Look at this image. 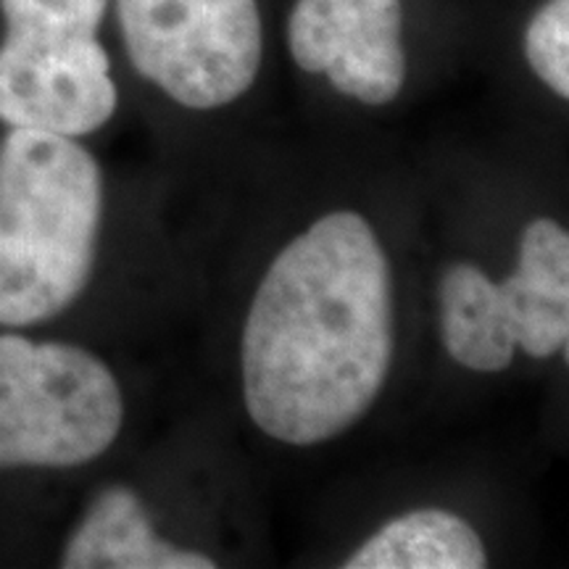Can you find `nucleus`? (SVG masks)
Returning <instances> with one entry per match:
<instances>
[{
	"label": "nucleus",
	"instance_id": "nucleus-1",
	"mask_svg": "<svg viewBox=\"0 0 569 569\" xmlns=\"http://www.w3.org/2000/svg\"><path fill=\"white\" fill-rule=\"evenodd\" d=\"M393 346L386 248L361 213H325L253 293L240 338L248 417L298 448L343 436L386 388Z\"/></svg>",
	"mask_w": 569,
	"mask_h": 569
},
{
	"label": "nucleus",
	"instance_id": "nucleus-2",
	"mask_svg": "<svg viewBox=\"0 0 569 569\" xmlns=\"http://www.w3.org/2000/svg\"><path fill=\"white\" fill-rule=\"evenodd\" d=\"M103 177L74 138L11 130L0 142V325L61 315L96 264Z\"/></svg>",
	"mask_w": 569,
	"mask_h": 569
},
{
	"label": "nucleus",
	"instance_id": "nucleus-3",
	"mask_svg": "<svg viewBox=\"0 0 569 569\" xmlns=\"http://www.w3.org/2000/svg\"><path fill=\"white\" fill-rule=\"evenodd\" d=\"M111 0H0V119L11 130L82 138L119 106L98 40Z\"/></svg>",
	"mask_w": 569,
	"mask_h": 569
},
{
	"label": "nucleus",
	"instance_id": "nucleus-4",
	"mask_svg": "<svg viewBox=\"0 0 569 569\" xmlns=\"http://www.w3.org/2000/svg\"><path fill=\"white\" fill-rule=\"evenodd\" d=\"M124 422L117 377L80 346L0 336V469L82 467Z\"/></svg>",
	"mask_w": 569,
	"mask_h": 569
},
{
	"label": "nucleus",
	"instance_id": "nucleus-5",
	"mask_svg": "<svg viewBox=\"0 0 569 569\" xmlns=\"http://www.w3.org/2000/svg\"><path fill=\"white\" fill-rule=\"evenodd\" d=\"M132 69L190 111L224 109L264 61L259 0H113Z\"/></svg>",
	"mask_w": 569,
	"mask_h": 569
},
{
	"label": "nucleus",
	"instance_id": "nucleus-6",
	"mask_svg": "<svg viewBox=\"0 0 569 569\" xmlns=\"http://www.w3.org/2000/svg\"><path fill=\"white\" fill-rule=\"evenodd\" d=\"M288 51L306 74H322L340 96L386 106L403 90V0H296Z\"/></svg>",
	"mask_w": 569,
	"mask_h": 569
},
{
	"label": "nucleus",
	"instance_id": "nucleus-7",
	"mask_svg": "<svg viewBox=\"0 0 569 569\" xmlns=\"http://www.w3.org/2000/svg\"><path fill=\"white\" fill-rule=\"evenodd\" d=\"M61 567L67 569H213L201 551L177 549L153 530L138 493L111 486L92 498L80 528L71 532Z\"/></svg>",
	"mask_w": 569,
	"mask_h": 569
},
{
	"label": "nucleus",
	"instance_id": "nucleus-8",
	"mask_svg": "<svg viewBox=\"0 0 569 569\" xmlns=\"http://www.w3.org/2000/svg\"><path fill=\"white\" fill-rule=\"evenodd\" d=\"M440 332L446 351L472 372H503L517 353V338L503 309L501 290L467 261H457L440 277Z\"/></svg>",
	"mask_w": 569,
	"mask_h": 569
},
{
	"label": "nucleus",
	"instance_id": "nucleus-9",
	"mask_svg": "<svg viewBox=\"0 0 569 569\" xmlns=\"http://www.w3.org/2000/svg\"><path fill=\"white\" fill-rule=\"evenodd\" d=\"M346 569H482V538L459 515L417 509L382 525L343 561Z\"/></svg>",
	"mask_w": 569,
	"mask_h": 569
},
{
	"label": "nucleus",
	"instance_id": "nucleus-10",
	"mask_svg": "<svg viewBox=\"0 0 569 569\" xmlns=\"http://www.w3.org/2000/svg\"><path fill=\"white\" fill-rule=\"evenodd\" d=\"M498 290L515 330L517 348H522L532 359H549L553 353L567 351L569 290L530 282L517 272L498 282Z\"/></svg>",
	"mask_w": 569,
	"mask_h": 569
},
{
	"label": "nucleus",
	"instance_id": "nucleus-11",
	"mask_svg": "<svg viewBox=\"0 0 569 569\" xmlns=\"http://www.w3.org/2000/svg\"><path fill=\"white\" fill-rule=\"evenodd\" d=\"M525 59L561 101L569 98V0H543L525 27Z\"/></svg>",
	"mask_w": 569,
	"mask_h": 569
}]
</instances>
